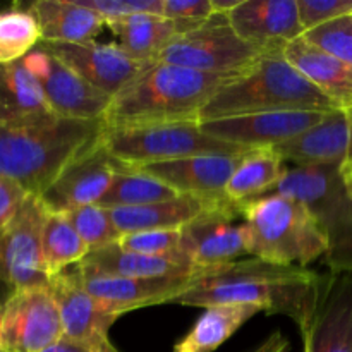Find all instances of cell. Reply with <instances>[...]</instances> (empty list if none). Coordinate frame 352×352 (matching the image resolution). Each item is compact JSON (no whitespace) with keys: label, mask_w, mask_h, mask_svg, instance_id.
<instances>
[{"label":"cell","mask_w":352,"mask_h":352,"mask_svg":"<svg viewBox=\"0 0 352 352\" xmlns=\"http://www.w3.org/2000/svg\"><path fill=\"white\" fill-rule=\"evenodd\" d=\"M323 282L325 277L309 268L250 258L205 270L172 305L256 306L270 315L289 316L302 333L315 318Z\"/></svg>","instance_id":"6da1fadb"},{"label":"cell","mask_w":352,"mask_h":352,"mask_svg":"<svg viewBox=\"0 0 352 352\" xmlns=\"http://www.w3.org/2000/svg\"><path fill=\"white\" fill-rule=\"evenodd\" d=\"M103 120L55 119L0 126V175L41 196L69 164L98 146Z\"/></svg>","instance_id":"7a4b0ae2"},{"label":"cell","mask_w":352,"mask_h":352,"mask_svg":"<svg viewBox=\"0 0 352 352\" xmlns=\"http://www.w3.org/2000/svg\"><path fill=\"white\" fill-rule=\"evenodd\" d=\"M236 76L153 62L112 100L103 122L107 127H131L199 120L206 103Z\"/></svg>","instance_id":"3957f363"},{"label":"cell","mask_w":352,"mask_h":352,"mask_svg":"<svg viewBox=\"0 0 352 352\" xmlns=\"http://www.w3.org/2000/svg\"><path fill=\"white\" fill-rule=\"evenodd\" d=\"M342 110L285 58L284 48L267 50L246 72L230 79L199 113V122L268 112Z\"/></svg>","instance_id":"277c9868"},{"label":"cell","mask_w":352,"mask_h":352,"mask_svg":"<svg viewBox=\"0 0 352 352\" xmlns=\"http://www.w3.org/2000/svg\"><path fill=\"white\" fill-rule=\"evenodd\" d=\"M250 254L278 265L308 268L325 258L327 241L306 205L284 195H268L239 205Z\"/></svg>","instance_id":"5b68a950"},{"label":"cell","mask_w":352,"mask_h":352,"mask_svg":"<svg viewBox=\"0 0 352 352\" xmlns=\"http://www.w3.org/2000/svg\"><path fill=\"white\" fill-rule=\"evenodd\" d=\"M339 167L311 165L287 168L280 181L263 195L291 196L306 205L327 241L323 261L330 274L336 275L352 272V195Z\"/></svg>","instance_id":"8992f818"},{"label":"cell","mask_w":352,"mask_h":352,"mask_svg":"<svg viewBox=\"0 0 352 352\" xmlns=\"http://www.w3.org/2000/svg\"><path fill=\"white\" fill-rule=\"evenodd\" d=\"M103 144L117 162L144 167L198 155H241L248 148L226 143L203 133L199 120L107 127Z\"/></svg>","instance_id":"52a82bcc"},{"label":"cell","mask_w":352,"mask_h":352,"mask_svg":"<svg viewBox=\"0 0 352 352\" xmlns=\"http://www.w3.org/2000/svg\"><path fill=\"white\" fill-rule=\"evenodd\" d=\"M265 52L236 33L229 14H213L201 26L175 34L158 54L157 62L208 74H241Z\"/></svg>","instance_id":"ba28073f"},{"label":"cell","mask_w":352,"mask_h":352,"mask_svg":"<svg viewBox=\"0 0 352 352\" xmlns=\"http://www.w3.org/2000/svg\"><path fill=\"white\" fill-rule=\"evenodd\" d=\"M62 336L50 284L10 291L0 302V352H43Z\"/></svg>","instance_id":"9c48e42d"},{"label":"cell","mask_w":352,"mask_h":352,"mask_svg":"<svg viewBox=\"0 0 352 352\" xmlns=\"http://www.w3.org/2000/svg\"><path fill=\"white\" fill-rule=\"evenodd\" d=\"M47 212L40 196L28 195L16 217L0 229V280L10 291L50 284L43 261Z\"/></svg>","instance_id":"30bf717a"},{"label":"cell","mask_w":352,"mask_h":352,"mask_svg":"<svg viewBox=\"0 0 352 352\" xmlns=\"http://www.w3.org/2000/svg\"><path fill=\"white\" fill-rule=\"evenodd\" d=\"M23 60L36 79L45 102L55 117L69 120H105L107 110L112 105V96L89 85L43 45H38Z\"/></svg>","instance_id":"8fae6325"},{"label":"cell","mask_w":352,"mask_h":352,"mask_svg":"<svg viewBox=\"0 0 352 352\" xmlns=\"http://www.w3.org/2000/svg\"><path fill=\"white\" fill-rule=\"evenodd\" d=\"M239 206L230 205L199 217L182 229V253L198 270L229 265L250 254L248 229L234 223Z\"/></svg>","instance_id":"7c38bea8"},{"label":"cell","mask_w":352,"mask_h":352,"mask_svg":"<svg viewBox=\"0 0 352 352\" xmlns=\"http://www.w3.org/2000/svg\"><path fill=\"white\" fill-rule=\"evenodd\" d=\"M55 57L74 69L81 78L100 91L116 98L153 62L138 60L119 45L85 41V43H43Z\"/></svg>","instance_id":"4fadbf2b"},{"label":"cell","mask_w":352,"mask_h":352,"mask_svg":"<svg viewBox=\"0 0 352 352\" xmlns=\"http://www.w3.org/2000/svg\"><path fill=\"white\" fill-rule=\"evenodd\" d=\"M329 113L316 112V110L251 113V116L226 117V119L201 122V129L208 136L248 150L274 148L315 127Z\"/></svg>","instance_id":"5bb4252c"},{"label":"cell","mask_w":352,"mask_h":352,"mask_svg":"<svg viewBox=\"0 0 352 352\" xmlns=\"http://www.w3.org/2000/svg\"><path fill=\"white\" fill-rule=\"evenodd\" d=\"M117 172V160L102 143L62 170L54 184L40 196L50 212L67 213L76 208L100 205Z\"/></svg>","instance_id":"9a60e30c"},{"label":"cell","mask_w":352,"mask_h":352,"mask_svg":"<svg viewBox=\"0 0 352 352\" xmlns=\"http://www.w3.org/2000/svg\"><path fill=\"white\" fill-rule=\"evenodd\" d=\"M79 284L98 299L103 306L117 315H126L133 309L146 306L167 305L188 291L196 277L131 278L117 275L95 274L81 268H72Z\"/></svg>","instance_id":"2e32d148"},{"label":"cell","mask_w":352,"mask_h":352,"mask_svg":"<svg viewBox=\"0 0 352 352\" xmlns=\"http://www.w3.org/2000/svg\"><path fill=\"white\" fill-rule=\"evenodd\" d=\"M50 289L60 311L62 337L89 344L110 342L109 330L120 315L93 298L79 284L72 268L52 277Z\"/></svg>","instance_id":"e0dca14e"},{"label":"cell","mask_w":352,"mask_h":352,"mask_svg":"<svg viewBox=\"0 0 352 352\" xmlns=\"http://www.w3.org/2000/svg\"><path fill=\"white\" fill-rule=\"evenodd\" d=\"M301 337L305 352H352V272L325 277L315 318Z\"/></svg>","instance_id":"ac0fdd59"},{"label":"cell","mask_w":352,"mask_h":352,"mask_svg":"<svg viewBox=\"0 0 352 352\" xmlns=\"http://www.w3.org/2000/svg\"><path fill=\"white\" fill-rule=\"evenodd\" d=\"M229 19L244 41L265 50L285 48L305 34L298 0H243Z\"/></svg>","instance_id":"d6986e66"},{"label":"cell","mask_w":352,"mask_h":352,"mask_svg":"<svg viewBox=\"0 0 352 352\" xmlns=\"http://www.w3.org/2000/svg\"><path fill=\"white\" fill-rule=\"evenodd\" d=\"M243 157L244 153L198 155V157L179 158V160L162 162V164H151L136 168L164 181L179 195L227 199V184Z\"/></svg>","instance_id":"ffe728a7"},{"label":"cell","mask_w":352,"mask_h":352,"mask_svg":"<svg viewBox=\"0 0 352 352\" xmlns=\"http://www.w3.org/2000/svg\"><path fill=\"white\" fill-rule=\"evenodd\" d=\"M234 205L229 199H212L192 195H179L165 201L131 208L109 210L120 236L143 230H182L199 217ZM237 206V205H236Z\"/></svg>","instance_id":"44dd1931"},{"label":"cell","mask_w":352,"mask_h":352,"mask_svg":"<svg viewBox=\"0 0 352 352\" xmlns=\"http://www.w3.org/2000/svg\"><path fill=\"white\" fill-rule=\"evenodd\" d=\"M349 146V120L346 110L330 112L320 124L299 136L274 146L285 164L296 167L340 165Z\"/></svg>","instance_id":"7402d4cb"},{"label":"cell","mask_w":352,"mask_h":352,"mask_svg":"<svg viewBox=\"0 0 352 352\" xmlns=\"http://www.w3.org/2000/svg\"><path fill=\"white\" fill-rule=\"evenodd\" d=\"M284 55L308 81L323 95L329 96L339 109H352V67L315 47L305 38L285 45Z\"/></svg>","instance_id":"603a6c76"},{"label":"cell","mask_w":352,"mask_h":352,"mask_svg":"<svg viewBox=\"0 0 352 352\" xmlns=\"http://www.w3.org/2000/svg\"><path fill=\"white\" fill-rule=\"evenodd\" d=\"M78 268L95 274L117 275L131 278H162V277H198L205 270L191 267L188 263L167 256H150V254L126 251L119 244L91 251Z\"/></svg>","instance_id":"cb8c5ba5"},{"label":"cell","mask_w":352,"mask_h":352,"mask_svg":"<svg viewBox=\"0 0 352 352\" xmlns=\"http://www.w3.org/2000/svg\"><path fill=\"white\" fill-rule=\"evenodd\" d=\"M43 43H85L102 33L105 21L78 0H38L30 7Z\"/></svg>","instance_id":"d4e9b609"},{"label":"cell","mask_w":352,"mask_h":352,"mask_svg":"<svg viewBox=\"0 0 352 352\" xmlns=\"http://www.w3.org/2000/svg\"><path fill=\"white\" fill-rule=\"evenodd\" d=\"M55 119L24 60L0 64V126Z\"/></svg>","instance_id":"484cf974"},{"label":"cell","mask_w":352,"mask_h":352,"mask_svg":"<svg viewBox=\"0 0 352 352\" xmlns=\"http://www.w3.org/2000/svg\"><path fill=\"white\" fill-rule=\"evenodd\" d=\"M258 311L250 305H215L205 308L192 329L174 346V352H213Z\"/></svg>","instance_id":"4316f807"},{"label":"cell","mask_w":352,"mask_h":352,"mask_svg":"<svg viewBox=\"0 0 352 352\" xmlns=\"http://www.w3.org/2000/svg\"><path fill=\"white\" fill-rule=\"evenodd\" d=\"M119 40V47L131 57L157 62L158 54L179 34L177 26L162 14H134L105 23Z\"/></svg>","instance_id":"83f0119b"},{"label":"cell","mask_w":352,"mask_h":352,"mask_svg":"<svg viewBox=\"0 0 352 352\" xmlns=\"http://www.w3.org/2000/svg\"><path fill=\"white\" fill-rule=\"evenodd\" d=\"M287 167L274 148H253L244 153L226 189V198L234 205L254 201L274 188Z\"/></svg>","instance_id":"f1b7e54d"},{"label":"cell","mask_w":352,"mask_h":352,"mask_svg":"<svg viewBox=\"0 0 352 352\" xmlns=\"http://www.w3.org/2000/svg\"><path fill=\"white\" fill-rule=\"evenodd\" d=\"M179 196L175 189L151 174L117 162L116 179L100 205L107 210L131 208L165 201Z\"/></svg>","instance_id":"f546056e"},{"label":"cell","mask_w":352,"mask_h":352,"mask_svg":"<svg viewBox=\"0 0 352 352\" xmlns=\"http://www.w3.org/2000/svg\"><path fill=\"white\" fill-rule=\"evenodd\" d=\"M88 254V246L76 232L69 217L48 210L43 227V261L48 278L79 265Z\"/></svg>","instance_id":"4dcf8cb0"},{"label":"cell","mask_w":352,"mask_h":352,"mask_svg":"<svg viewBox=\"0 0 352 352\" xmlns=\"http://www.w3.org/2000/svg\"><path fill=\"white\" fill-rule=\"evenodd\" d=\"M40 43V26L30 10L0 12V64L23 60Z\"/></svg>","instance_id":"1f68e13d"},{"label":"cell","mask_w":352,"mask_h":352,"mask_svg":"<svg viewBox=\"0 0 352 352\" xmlns=\"http://www.w3.org/2000/svg\"><path fill=\"white\" fill-rule=\"evenodd\" d=\"M65 215L69 217L82 243L88 246L89 253L119 243V230L113 226L109 210L102 205L82 206L67 212Z\"/></svg>","instance_id":"d6a6232c"},{"label":"cell","mask_w":352,"mask_h":352,"mask_svg":"<svg viewBox=\"0 0 352 352\" xmlns=\"http://www.w3.org/2000/svg\"><path fill=\"white\" fill-rule=\"evenodd\" d=\"M117 244L122 250L133 253L167 256L191 265L182 253V230H143V232L126 234L120 236Z\"/></svg>","instance_id":"836d02e7"},{"label":"cell","mask_w":352,"mask_h":352,"mask_svg":"<svg viewBox=\"0 0 352 352\" xmlns=\"http://www.w3.org/2000/svg\"><path fill=\"white\" fill-rule=\"evenodd\" d=\"M302 38L352 67V12L306 31Z\"/></svg>","instance_id":"e575fe53"},{"label":"cell","mask_w":352,"mask_h":352,"mask_svg":"<svg viewBox=\"0 0 352 352\" xmlns=\"http://www.w3.org/2000/svg\"><path fill=\"white\" fill-rule=\"evenodd\" d=\"M162 16L170 19L179 33H186L201 26L213 16L212 0H164Z\"/></svg>","instance_id":"d590c367"},{"label":"cell","mask_w":352,"mask_h":352,"mask_svg":"<svg viewBox=\"0 0 352 352\" xmlns=\"http://www.w3.org/2000/svg\"><path fill=\"white\" fill-rule=\"evenodd\" d=\"M302 30L311 31L352 12V0H298Z\"/></svg>","instance_id":"8d00e7d4"},{"label":"cell","mask_w":352,"mask_h":352,"mask_svg":"<svg viewBox=\"0 0 352 352\" xmlns=\"http://www.w3.org/2000/svg\"><path fill=\"white\" fill-rule=\"evenodd\" d=\"M78 2L109 23L134 14H162L164 0H78Z\"/></svg>","instance_id":"74e56055"},{"label":"cell","mask_w":352,"mask_h":352,"mask_svg":"<svg viewBox=\"0 0 352 352\" xmlns=\"http://www.w3.org/2000/svg\"><path fill=\"white\" fill-rule=\"evenodd\" d=\"M28 195L30 192L24 191L17 182L0 175V229L16 217Z\"/></svg>","instance_id":"f35d334b"},{"label":"cell","mask_w":352,"mask_h":352,"mask_svg":"<svg viewBox=\"0 0 352 352\" xmlns=\"http://www.w3.org/2000/svg\"><path fill=\"white\" fill-rule=\"evenodd\" d=\"M43 352H120L113 346L112 342L107 344H89V342H79V340L67 339L62 337L60 340L50 346Z\"/></svg>","instance_id":"ab89813d"},{"label":"cell","mask_w":352,"mask_h":352,"mask_svg":"<svg viewBox=\"0 0 352 352\" xmlns=\"http://www.w3.org/2000/svg\"><path fill=\"white\" fill-rule=\"evenodd\" d=\"M291 342L282 332H274L251 352H289Z\"/></svg>","instance_id":"60d3db41"},{"label":"cell","mask_w":352,"mask_h":352,"mask_svg":"<svg viewBox=\"0 0 352 352\" xmlns=\"http://www.w3.org/2000/svg\"><path fill=\"white\" fill-rule=\"evenodd\" d=\"M347 113V120H349V146H347V153L344 162L340 164L339 170L340 175H342L344 182H346V188L349 189V192L352 195V109L346 110Z\"/></svg>","instance_id":"b9f144b4"},{"label":"cell","mask_w":352,"mask_h":352,"mask_svg":"<svg viewBox=\"0 0 352 352\" xmlns=\"http://www.w3.org/2000/svg\"><path fill=\"white\" fill-rule=\"evenodd\" d=\"M243 0H212L213 14H230Z\"/></svg>","instance_id":"7bdbcfd3"},{"label":"cell","mask_w":352,"mask_h":352,"mask_svg":"<svg viewBox=\"0 0 352 352\" xmlns=\"http://www.w3.org/2000/svg\"><path fill=\"white\" fill-rule=\"evenodd\" d=\"M0 284H3V282L2 280H0ZM10 292V291H9ZM9 292H2V291H0V302H2L3 301V299H6L7 298V296H9Z\"/></svg>","instance_id":"ee69618b"}]
</instances>
